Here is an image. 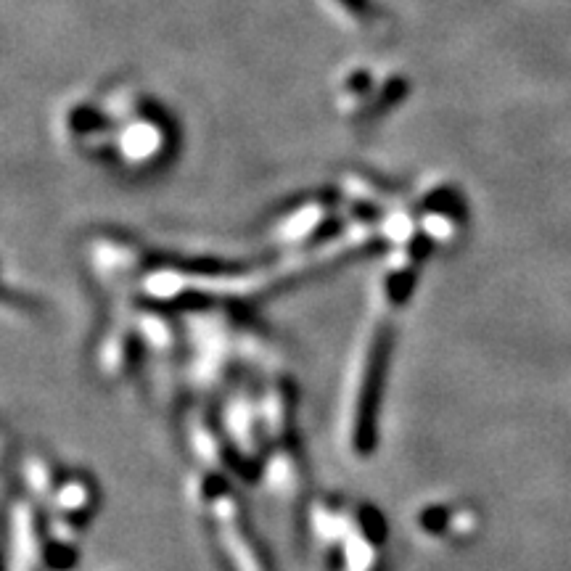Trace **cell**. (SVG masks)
Returning <instances> with one entry per match:
<instances>
[{
	"label": "cell",
	"mask_w": 571,
	"mask_h": 571,
	"mask_svg": "<svg viewBox=\"0 0 571 571\" xmlns=\"http://www.w3.org/2000/svg\"><path fill=\"white\" fill-rule=\"evenodd\" d=\"M209 471H199L193 476L191 497L196 511L201 513V524L209 527V540H215L220 561L228 571H267L257 553V542L246 532V519L241 516V505L236 495L228 490L223 476L204 466Z\"/></svg>",
	"instance_id": "2"
},
{
	"label": "cell",
	"mask_w": 571,
	"mask_h": 571,
	"mask_svg": "<svg viewBox=\"0 0 571 571\" xmlns=\"http://www.w3.org/2000/svg\"><path fill=\"white\" fill-rule=\"evenodd\" d=\"M482 516L474 505L453 497L423 500L410 516V532L426 548H458L479 532Z\"/></svg>",
	"instance_id": "3"
},
{
	"label": "cell",
	"mask_w": 571,
	"mask_h": 571,
	"mask_svg": "<svg viewBox=\"0 0 571 571\" xmlns=\"http://www.w3.org/2000/svg\"><path fill=\"white\" fill-rule=\"evenodd\" d=\"M307 532L323 571H381L386 524L373 505L347 495H323L307 511Z\"/></svg>",
	"instance_id": "1"
}]
</instances>
